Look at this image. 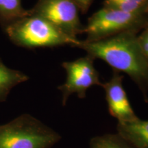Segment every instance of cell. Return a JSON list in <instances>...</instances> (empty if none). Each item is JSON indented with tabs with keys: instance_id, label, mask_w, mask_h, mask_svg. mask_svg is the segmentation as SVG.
<instances>
[{
	"instance_id": "cell-3",
	"label": "cell",
	"mask_w": 148,
	"mask_h": 148,
	"mask_svg": "<svg viewBox=\"0 0 148 148\" xmlns=\"http://www.w3.org/2000/svg\"><path fill=\"white\" fill-rule=\"evenodd\" d=\"M4 32L14 45L28 49L64 45L76 47L80 40L71 38L47 20L30 13L14 22Z\"/></svg>"
},
{
	"instance_id": "cell-11",
	"label": "cell",
	"mask_w": 148,
	"mask_h": 148,
	"mask_svg": "<svg viewBox=\"0 0 148 148\" xmlns=\"http://www.w3.org/2000/svg\"><path fill=\"white\" fill-rule=\"evenodd\" d=\"M89 148H136L119 133L105 134L90 138Z\"/></svg>"
},
{
	"instance_id": "cell-12",
	"label": "cell",
	"mask_w": 148,
	"mask_h": 148,
	"mask_svg": "<svg viewBox=\"0 0 148 148\" xmlns=\"http://www.w3.org/2000/svg\"><path fill=\"white\" fill-rule=\"evenodd\" d=\"M103 5L128 12H148V0H104Z\"/></svg>"
},
{
	"instance_id": "cell-9",
	"label": "cell",
	"mask_w": 148,
	"mask_h": 148,
	"mask_svg": "<svg viewBox=\"0 0 148 148\" xmlns=\"http://www.w3.org/2000/svg\"><path fill=\"white\" fill-rule=\"evenodd\" d=\"M28 79V76L21 71L7 67L0 59V103L6 100L14 86L26 82Z\"/></svg>"
},
{
	"instance_id": "cell-7",
	"label": "cell",
	"mask_w": 148,
	"mask_h": 148,
	"mask_svg": "<svg viewBox=\"0 0 148 148\" xmlns=\"http://www.w3.org/2000/svg\"><path fill=\"white\" fill-rule=\"evenodd\" d=\"M124 76L119 71L113 70L111 78L101 87L105 91V98L108 104L109 113L118 123H129L139 118L136 116L130 102L123 86Z\"/></svg>"
},
{
	"instance_id": "cell-15",
	"label": "cell",
	"mask_w": 148,
	"mask_h": 148,
	"mask_svg": "<svg viewBox=\"0 0 148 148\" xmlns=\"http://www.w3.org/2000/svg\"><path fill=\"white\" fill-rule=\"evenodd\" d=\"M146 28H147V29H148V25H147V27H146Z\"/></svg>"
},
{
	"instance_id": "cell-8",
	"label": "cell",
	"mask_w": 148,
	"mask_h": 148,
	"mask_svg": "<svg viewBox=\"0 0 148 148\" xmlns=\"http://www.w3.org/2000/svg\"><path fill=\"white\" fill-rule=\"evenodd\" d=\"M116 131L136 148H148V121L117 123Z\"/></svg>"
},
{
	"instance_id": "cell-6",
	"label": "cell",
	"mask_w": 148,
	"mask_h": 148,
	"mask_svg": "<svg viewBox=\"0 0 148 148\" xmlns=\"http://www.w3.org/2000/svg\"><path fill=\"white\" fill-rule=\"evenodd\" d=\"M94 59L86 55L73 61L62 63L66 77L64 84L58 87L62 93V104L65 106L69 97L76 94L80 99L86 97V91L92 86H102L99 74L94 66Z\"/></svg>"
},
{
	"instance_id": "cell-2",
	"label": "cell",
	"mask_w": 148,
	"mask_h": 148,
	"mask_svg": "<svg viewBox=\"0 0 148 148\" xmlns=\"http://www.w3.org/2000/svg\"><path fill=\"white\" fill-rule=\"evenodd\" d=\"M62 136L29 114L0 125V148H52Z\"/></svg>"
},
{
	"instance_id": "cell-5",
	"label": "cell",
	"mask_w": 148,
	"mask_h": 148,
	"mask_svg": "<svg viewBox=\"0 0 148 148\" xmlns=\"http://www.w3.org/2000/svg\"><path fill=\"white\" fill-rule=\"evenodd\" d=\"M29 13L40 16L71 38L84 33L79 9L73 0H38Z\"/></svg>"
},
{
	"instance_id": "cell-1",
	"label": "cell",
	"mask_w": 148,
	"mask_h": 148,
	"mask_svg": "<svg viewBox=\"0 0 148 148\" xmlns=\"http://www.w3.org/2000/svg\"><path fill=\"white\" fill-rule=\"evenodd\" d=\"M76 47L94 60L101 59L113 70L128 75L148 102V61L140 47L138 33L125 32L96 41L79 40Z\"/></svg>"
},
{
	"instance_id": "cell-14",
	"label": "cell",
	"mask_w": 148,
	"mask_h": 148,
	"mask_svg": "<svg viewBox=\"0 0 148 148\" xmlns=\"http://www.w3.org/2000/svg\"><path fill=\"white\" fill-rule=\"evenodd\" d=\"M93 0H73L79 10L83 14L87 12Z\"/></svg>"
},
{
	"instance_id": "cell-10",
	"label": "cell",
	"mask_w": 148,
	"mask_h": 148,
	"mask_svg": "<svg viewBox=\"0 0 148 148\" xmlns=\"http://www.w3.org/2000/svg\"><path fill=\"white\" fill-rule=\"evenodd\" d=\"M29 14L21 5V0H0V25L4 31L20 18Z\"/></svg>"
},
{
	"instance_id": "cell-13",
	"label": "cell",
	"mask_w": 148,
	"mask_h": 148,
	"mask_svg": "<svg viewBox=\"0 0 148 148\" xmlns=\"http://www.w3.org/2000/svg\"><path fill=\"white\" fill-rule=\"evenodd\" d=\"M138 40L142 52L148 61V29L145 28L138 35Z\"/></svg>"
},
{
	"instance_id": "cell-4",
	"label": "cell",
	"mask_w": 148,
	"mask_h": 148,
	"mask_svg": "<svg viewBox=\"0 0 148 148\" xmlns=\"http://www.w3.org/2000/svg\"><path fill=\"white\" fill-rule=\"evenodd\" d=\"M148 25V12H128L103 7L88 18L84 40L96 41L125 32L138 33Z\"/></svg>"
}]
</instances>
